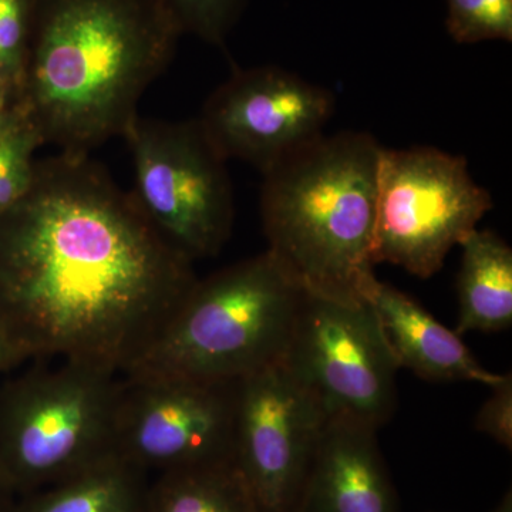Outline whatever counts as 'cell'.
Segmentation results:
<instances>
[{
    "label": "cell",
    "instance_id": "1",
    "mask_svg": "<svg viewBox=\"0 0 512 512\" xmlns=\"http://www.w3.org/2000/svg\"><path fill=\"white\" fill-rule=\"evenodd\" d=\"M197 281L89 156L36 163L25 197L0 214V330L25 360L124 375Z\"/></svg>",
    "mask_w": 512,
    "mask_h": 512
},
{
    "label": "cell",
    "instance_id": "22",
    "mask_svg": "<svg viewBox=\"0 0 512 512\" xmlns=\"http://www.w3.org/2000/svg\"><path fill=\"white\" fill-rule=\"evenodd\" d=\"M23 357L20 355L18 350H16L15 346L9 342V339L6 338L5 333L0 330V372H5V370L12 369L16 365H19L20 362H23Z\"/></svg>",
    "mask_w": 512,
    "mask_h": 512
},
{
    "label": "cell",
    "instance_id": "6",
    "mask_svg": "<svg viewBox=\"0 0 512 512\" xmlns=\"http://www.w3.org/2000/svg\"><path fill=\"white\" fill-rule=\"evenodd\" d=\"M137 207L165 242L190 259L220 254L234 225L227 160L200 121L133 120L126 134Z\"/></svg>",
    "mask_w": 512,
    "mask_h": 512
},
{
    "label": "cell",
    "instance_id": "15",
    "mask_svg": "<svg viewBox=\"0 0 512 512\" xmlns=\"http://www.w3.org/2000/svg\"><path fill=\"white\" fill-rule=\"evenodd\" d=\"M148 473L113 456L76 476L18 497L12 512H144Z\"/></svg>",
    "mask_w": 512,
    "mask_h": 512
},
{
    "label": "cell",
    "instance_id": "26",
    "mask_svg": "<svg viewBox=\"0 0 512 512\" xmlns=\"http://www.w3.org/2000/svg\"><path fill=\"white\" fill-rule=\"evenodd\" d=\"M13 94L9 90L0 87V114L6 111L10 107V100H12Z\"/></svg>",
    "mask_w": 512,
    "mask_h": 512
},
{
    "label": "cell",
    "instance_id": "10",
    "mask_svg": "<svg viewBox=\"0 0 512 512\" xmlns=\"http://www.w3.org/2000/svg\"><path fill=\"white\" fill-rule=\"evenodd\" d=\"M326 416L284 360L237 382L234 464L261 512H296Z\"/></svg>",
    "mask_w": 512,
    "mask_h": 512
},
{
    "label": "cell",
    "instance_id": "4",
    "mask_svg": "<svg viewBox=\"0 0 512 512\" xmlns=\"http://www.w3.org/2000/svg\"><path fill=\"white\" fill-rule=\"evenodd\" d=\"M303 295L268 252L198 279L123 376L235 382L282 362Z\"/></svg>",
    "mask_w": 512,
    "mask_h": 512
},
{
    "label": "cell",
    "instance_id": "12",
    "mask_svg": "<svg viewBox=\"0 0 512 512\" xmlns=\"http://www.w3.org/2000/svg\"><path fill=\"white\" fill-rule=\"evenodd\" d=\"M296 512H400L375 427L326 420Z\"/></svg>",
    "mask_w": 512,
    "mask_h": 512
},
{
    "label": "cell",
    "instance_id": "16",
    "mask_svg": "<svg viewBox=\"0 0 512 512\" xmlns=\"http://www.w3.org/2000/svg\"><path fill=\"white\" fill-rule=\"evenodd\" d=\"M144 512H261L234 461L157 474Z\"/></svg>",
    "mask_w": 512,
    "mask_h": 512
},
{
    "label": "cell",
    "instance_id": "23",
    "mask_svg": "<svg viewBox=\"0 0 512 512\" xmlns=\"http://www.w3.org/2000/svg\"><path fill=\"white\" fill-rule=\"evenodd\" d=\"M16 500H18V495L13 493L9 485L0 478V512H12Z\"/></svg>",
    "mask_w": 512,
    "mask_h": 512
},
{
    "label": "cell",
    "instance_id": "9",
    "mask_svg": "<svg viewBox=\"0 0 512 512\" xmlns=\"http://www.w3.org/2000/svg\"><path fill=\"white\" fill-rule=\"evenodd\" d=\"M237 382L123 376L117 453L157 474L234 461Z\"/></svg>",
    "mask_w": 512,
    "mask_h": 512
},
{
    "label": "cell",
    "instance_id": "25",
    "mask_svg": "<svg viewBox=\"0 0 512 512\" xmlns=\"http://www.w3.org/2000/svg\"><path fill=\"white\" fill-rule=\"evenodd\" d=\"M491 512H512L511 491H508V493L504 495L503 500L500 501V504L497 505V508Z\"/></svg>",
    "mask_w": 512,
    "mask_h": 512
},
{
    "label": "cell",
    "instance_id": "24",
    "mask_svg": "<svg viewBox=\"0 0 512 512\" xmlns=\"http://www.w3.org/2000/svg\"><path fill=\"white\" fill-rule=\"evenodd\" d=\"M16 114H18V106H16V104L15 106H10L8 110L3 111V113L0 114V138L3 137V134L6 133L10 124L13 123Z\"/></svg>",
    "mask_w": 512,
    "mask_h": 512
},
{
    "label": "cell",
    "instance_id": "11",
    "mask_svg": "<svg viewBox=\"0 0 512 512\" xmlns=\"http://www.w3.org/2000/svg\"><path fill=\"white\" fill-rule=\"evenodd\" d=\"M335 110L328 90L276 66L235 69L198 117L225 160L262 174L325 134Z\"/></svg>",
    "mask_w": 512,
    "mask_h": 512
},
{
    "label": "cell",
    "instance_id": "19",
    "mask_svg": "<svg viewBox=\"0 0 512 512\" xmlns=\"http://www.w3.org/2000/svg\"><path fill=\"white\" fill-rule=\"evenodd\" d=\"M184 33L200 37L212 46H224L225 40L244 0H165Z\"/></svg>",
    "mask_w": 512,
    "mask_h": 512
},
{
    "label": "cell",
    "instance_id": "3",
    "mask_svg": "<svg viewBox=\"0 0 512 512\" xmlns=\"http://www.w3.org/2000/svg\"><path fill=\"white\" fill-rule=\"evenodd\" d=\"M383 148L359 131L323 134L262 174L266 252L306 295L365 302Z\"/></svg>",
    "mask_w": 512,
    "mask_h": 512
},
{
    "label": "cell",
    "instance_id": "7",
    "mask_svg": "<svg viewBox=\"0 0 512 512\" xmlns=\"http://www.w3.org/2000/svg\"><path fill=\"white\" fill-rule=\"evenodd\" d=\"M493 207L464 157L433 147L383 148L373 265H396L430 278Z\"/></svg>",
    "mask_w": 512,
    "mask_h": 512
},
{
    "label": "cell",
    "instance_id": "2",
    "mask_svg": "<svg viewBox=\"0 0 512 512\" xmlns=\"http://www.w3.org/2000/svg\"><path fill=\"white\" fill-rule=\"evenodd\" d=\"M181 35L165 0H33L18 106L43 144L90 156L126 134Z\"/></svg>",
    "mask_w": 512,
    "mask_h": 512
},
{
    "label": "cell",
    "instance_id": "14",
    "mask_svg": "<svg viewBox=\"0 0 512 512\" xmlns=\"http://www.w3.org/2000/svg\"><path fill=\"white\" fill-rule=\"evenodd\" d=\"M463 249L458 274L456 332H500L512 323V249L493 231L474 229Z\"/></svg>",
    "mask_w": 512,
    "mask_h": 512
},
{
    "label": "cell",
    "instance_id": "17",
    "mask_svg": "<svg viewBox=\"0 0 512 512\" xmlns=\"http://www.w3.org/2000/svg\"><path fill=\"white\" fill-rule=\"evenodd\" d=\"M18 106V104H16ZM42 137L18 106V114L0 138V214L18 204L35 177L33 160Z\"/></svg>",
    "mask_w": 512,
    "mask_h": 512
},
{
    "label": "cell",
    "instance_id": "13",
    "mask_svg": "<svg viewBox=\"0 0 512 512\" xmlns=\"http://www.w3.org/2000/svg\"><path fill=\"white\" fill-rule=\"evenodd\" d=\"M363 301L375 311L397 366L429 382H471L493 387L504 375L477 362L456 330L446 328L412 296L370 276Z\"/></svg>",
    "mask_w": 512,
    "mask_h": 512
},
{
    "label": "cell",
    "instance_id": "20",
    "mask_svg": "<svg viewBox=\"0 0 512 512\" xmlns=\"http://www.w3.org/2000/svg\"><path fill=\"white\" fill-rule=\"evenodd\" d=\"M33 0H0V87L18 92L30 35Z\"/></svg>",
    "mask_w": 512,
    "mask_h": 512
},
{
    "label": "cell",
    "instance_id": "18",
    "mask_svg": "<svg viewBox=\"0 0 512 512\" xmlns=\"http://www.w3.org/2000/svg\"><path fill=\"white\" fill-rule=\"evenodd\" d=\"M446 28L460 45L512 42V0H446Z\"/></svg>",
    "mask_w": 512,
    "mask_h": 512
},
{
    "label": "cell",
    "instance_id": "21",
    "mask_svg": "<svg viewBox=\"0 0 512 512\" xmlns=\"http://www.w3.org/2000/svg\"><path fill=\"white\" fill-rule=\"evenodd\" d=\"M491 394L485 400L476 417V430L491 437L508 451L512 448V376L490 387Z\"/></svg>",
    "mask_w": 512,
    "mask_h": 512
},
{
    "label": "cell",
    "instance_id": "5",
    "mask_svg": "<svg viewBox=\"0 0 512 512\" xmlns=\"http://www.w3.org/2000/svg\"><path fill=\"white\" fill-rule=\"evenodd\" d=\"M123 375L63 360L0 389V478L18 497L117 453Z\"/></svg>",
    "mask_w": 512,
    "mask_h": 512
},
{
    "label": "cell",
    "instance_id": "8",
    "mask_svg": "<svg viewBox=\"0 0 512 512\" xmlns=\"http://www.w3.org/2000/svg\"><path fill=\"white\" fill-rule=\"evenodd\" d=\"M284 363L326 419L349 417L377 430L392 419L399 366L369 303L305 293Z\"/></svg>",
    "mask_w": 512,
    "mask_h": 512
}]
</instances>
